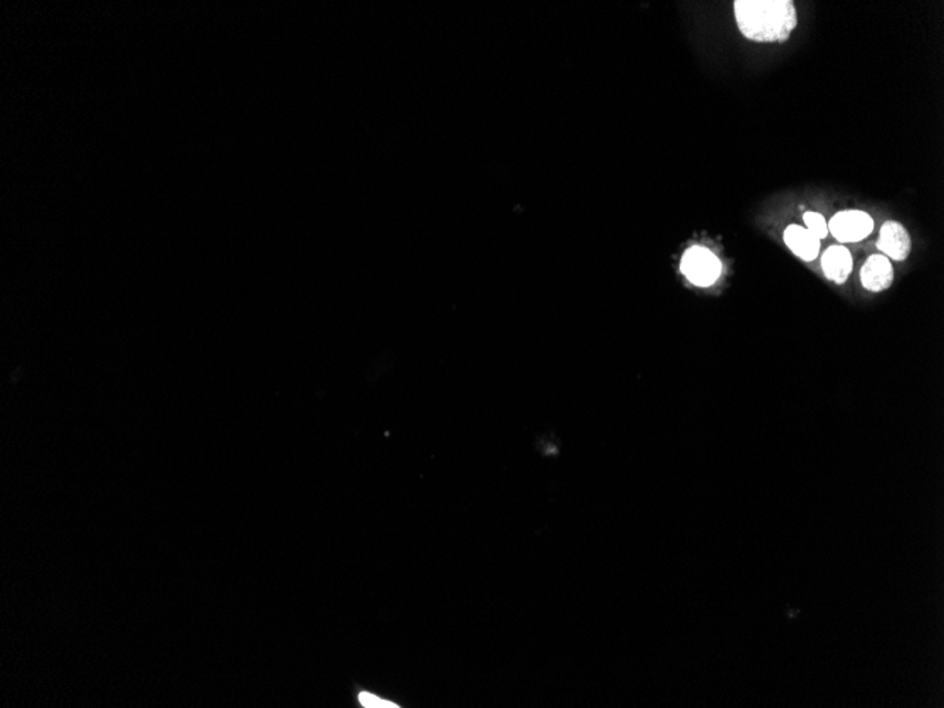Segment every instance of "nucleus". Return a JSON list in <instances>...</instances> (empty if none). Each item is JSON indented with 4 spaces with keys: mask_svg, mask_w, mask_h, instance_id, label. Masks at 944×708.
I'll return each instance as SVG.
<instances>
[{
    "mask_svg": "<svg viewBox=\"0 0 944 708\" xmlns=\"http://www.w3.org/2000/svg\"><path fill=\"white\" fill-rule=\"evenodd\" d=\"M739 31L755 43H783L798 24L792 0H736Z\"/></svg>",
    "mask_w": 944,
    "mask_h": 708,
    "instance_id": "f257e3e1",
    "label": "nucleus"
},
{
    "mask_svg": "<svg viewBox=\"0 0 944 708\" xmlns=\"http://www.w3.org/2000/svg\"><path fill=\"white\" fill-rule=\"evenodd\" d=\"M721 261L711 251L702 246H693L683 256L680 270L687 280L699 288L714 285L721 275Z\"/></svg>",
    "mask_w": 944,
    "mask_h": 708,
    "instance_id": "f03ea898",
    "label": "nucleus"
},
{
    "mask_svg": "<svg viewBox=\"0 0 944 708\" xmlns=\"http://www.w3.org/2000/svg\"><path fill=\"white\" fill-rule=\"evenodd\" d=\"M874 231V219L864 211H842L835 214L828 222V232L843 243H854L871 235Z\"/></svg>",
    "mask_w": 944,
    "mask_h": 708,
    "instance_id": "7ed1b4c3",
    "label": "nucleus"
},
{
    "mask_svg": "<svg viewBox=\"0 0 944 708\" xmlns=\"http://www.w3.org/2000/svg\"><path fill=\"white\" fill-rule=\"evenodd\" d=\"M879 251L885 253L887 258L902 261L908 258L912 251V241L908 231L902 224L896 221H887L879 232Z\"/></svg>",
    "mask_w": 944,
    "mask_h": 708,
    "instance_id": "20e7f679",
    "label": "nucleus"
},
{
    "mask_svg": "<svg viewBox=\"0 0 944 708\" xmlns=\"http://www.w3.org/2000/svg\"><path fill=\"white\" fill-rule=\"evenodd\" d=\"M861 283L869 292H884L894 283V266L885 255L869 256L861 269Z\"/></svg>",
    "mask_w": 944,
    "mask_h": 708,
    "instance_id": "39448f33",
    "label": "nucleus"
},
{
    "mask_svg": "<svg viewBox=\"0 0 944 708\" xmlns=\"http://www.w3.org/2000/svg\"><path fill=\"white\" fill-rule=\"evenodd\" d=\"M822 269L828 280L843 285L852 271V256L843 245H833L823 253Z\"/></svg>",
    "mask_w": 944,
    "mask_h": 708,
    "instance_id": "423d86ee",
    "label": "nucleus"
},
{
    "mask_svg": "<svg viewBox=\"0 0 944 708\" xmlns=\"http://www.w3.org/2000/svg\"><path fill=\"white\" fill-rule=\"evenodd\" d=\"M786 246L798 258L806 261H812L817 258L820 252V239L813 235L807 228L800 226H789L783 234Z\"/></svg>",
    "mask_w": 944,
    "mask_h": 708,
    "instance_id": "0eeeda50",
    "label": "nucleus"
},
{
    "mask_svg": "<svg viewBox=\"0 0 944 708\" xmlns=\"http://www.w3.org/2000/svg\"><path fill=\"white\" fill-rule=\"evenodd\" d=\"M803 221H805L808 231L812 232L813 235L817 236L818 239H825L828 235V224L822 214L812 211L806 212L805 216H803Z\"/></svg>",
    "mask_w": 944,
    "mask_h": 708,
    "instance_id": "6e6552de",
    "label": "nucleus"
},
{
    "mask_svg": "<svg viewBox=\"0 0 944 708\" xmlns=\"http://www.w3.org/2000/svg\"><path fill=\"white\" fill-rule=\"evenodd\" d=\"M359 703L364 707L371 708H398V704L388 702V700H382V698L376 697V695H371V693H361L358 695Z\"/></svg>",
    "mask_w": 944,
    "mask_h": 708,
    "instance_id": "1a4fd4ad",
    "label": "nucleus"
}]
</instances>
